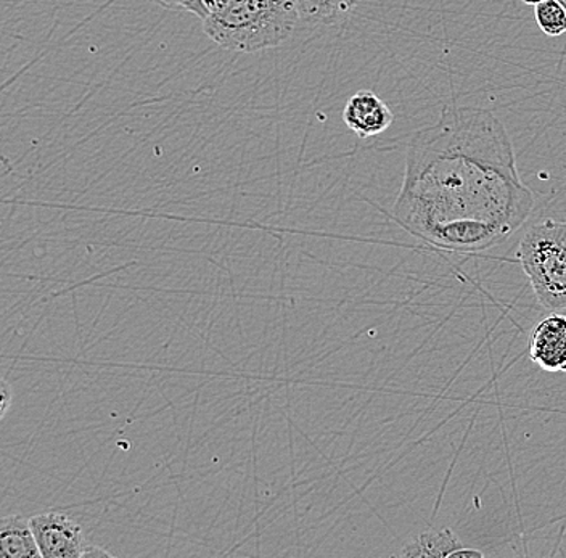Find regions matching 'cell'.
Segmentation results:
<instances>
[{"instance_id":"1","label":"cell","mask_w":566,"mask_h":558,"mask_svg":"<svg viewBox=\"0 0 566 558\" xmlns=\"http://www.w3.org/2000/svg\"><path fill=\"white\" fill-rule=\"evenodd\" d=\"M533 207L501 119L490 109L446 107L407 145L392 218L438 249L481 252L522 228Z\"/></svg>"},{"instance_id":"2","label":"cell","mask_w":566,"mask_h":558,"mask_svg":"<svg viewBox=\"0 0 566 558\" xmlns=\"http://www.w3.org/2000/svg\"><path fill=\"white\" fill-rule=\"evenodd\" d=\"M300 19L298 0H230L203 20V30L226 51L254 54L283 44Z\"/></svg>"},{"instance_id":"3","label":"cell","mask_w":566,"mask_h":558,"mask_svg":"<svg viewBox=\"0 0 566 558\" xmlns=\"http://www.w3.org/2000/svg\"><path fill=\"white\" fill-rule=\"evenodd\" d=\"M516 256L541 306L566 310V222L547 219L531 225Z\"/></svg>"},{"instance_id":"4","label":"cell","mask_w":566,"mask_h":558,"mask_svg":"<svg viewBox=\"0 0 566 558\" xmlns=\"http://www.w3.org/2000/svg\"><path fill=\"white\" fill-rule=\"evenodd\" d=\"M31 525L42 558H84L88 544L80 523L63 512H48L31 517Z\"/></svg>"},{"instance_id":"5","label":"cell","mask_w":566,"mask_h":558,"mask_svg":"<svg viewBox=\"0 0 566 558\" xmlns=\"http://www.w3.org/2000/svg\"><path fill=\"white\" fill-rule=\"evenodd\" d=\"M530 358L546 372H566V316L552 314L531 331Z\"/></svg>"},{"instance_id":"6","label":"cell","mask_w":566,"mask_h":558,"mask_svg":"<svg viewBox=\"0 0 566 558\" xmlns=\"http://www.w3.org/2000/svg\"><path fill=\"white\" fill-rule=\"evenodd\" d=\"M343 122L360 139L385 133L395 122L391 108L375 92L359 91L346 102Z\"/></svg>"},{"instance_id":"7","label":"cell","mask_w":566,"mask_h":558,"mask_svg":"<svg viewBox=\"0 0 566 558\" xmlns=\"http://www.w3.org/2000/svg\"><path fill=\"white\" fill-rule=\"evenodd\" d=\"M0 554L3 558H42L31 518L7 515L0 523Z\"/></svg>"},{"instance_id":"8","label":"cell","mask_w":566,"mask_h":558,"mask_svg":"<svg viewBox=\"0 0 566 558\" xmlns=\"http://www.w3.org/2000/svg\"><path fill=\"white\" fill-rule=\"evenodd\" d=\"M462 543L452 529L423 531L402 547L399 557L406 558H449L462 549Z\"/></svg>"},{"instance_id":"9","label":"cell","mask_w":566,"mask_h":558,"mask_svg":"<svg viewBox=\"0 0 566 558\" xmlns=\"http://www.w3.org/2000/svg\"><path fill=\"white\" fill-rule=\"evenodd\" d=\"M360 0H298L301 20L314 24H332L348 15Z\"/></svg>"},{"instance_id":"10","label":"cell","mask_w":566,"mask_h":558,"mask_svg":"<svg viewBox=\"0 0 566 558\" xmlns=\"http://www.w3.org/2000/svg\"><path fill=\"white\" fill-rule=\"evenodd\" d=\"M534 17L546 36L558 38L566 33V10L558 0H546L534 7Z\"/></svg>"},{"instance_id":"11","label":"cell","mask_w":566,"mask_h":558,"mask_svg":"<svg viewBox=\"0 0 566 558\" xmlns=\"http://www.w3.org/2000/svg\"><path fill=\"white\" fill-rule=\"evenodd\" d=\"M151 2L158 3V6L165 7V9L177 10V12L182 10V12L193 13V15L201 20L210 15L203 0H151Z\"/></svg>"},{"instance_id":"12","label":"cell","mask_w":566,"mask_h":558,"mask_svg":"<svg viewBox=\"0 0 566 558\" xmlns=\"http://www.w3.org/2000/svg\"><path fill=\"white\" fill-rule=\"evenodd\" d=\"M13 393L6 380L0 381V419H6L10 406H12Z\"/></svg>"},{"instance_id":"13","label":"cell","mask_w":566,"mask_h":558,"mask_svg":"<svg viewBox=\"0 0 566 558\" xmlns=\"http://www.w3.org/2000/svg\"><path fill=\"white\" fill-rule=\"evenodd\" d=\"M483 552H480V550L476 549H465V547H462V549L455 550L454 554H452L449 558H483Z\"/></svg>"},{"instance_id":"14","label":"cell","mask_w":566,"mask_h":558,"mask_svg":"<svg viewBox=\"0 0 566 558\" xmlns=\"http://www.w3.org/2000/svg\"><path fill=\"white\" fill-rule=\"evenodd\" d=\"M230 0H203L205 7H207L208 13L219 12V10L224 9Z\"/></svg>"},{"instance_id":"15","label":"cell","mask_w":566,"mask_h":558,"mask_svg":"<svg viewBox=\"0 0 566 558\" xmlns=\"http://www.w3.org/2000/svg\"><path fill=\"white\" fill-rule=\"evenodd\" d=\"M87 557H91V558H94V557H112V554L106 552V550H104V549H98V547L91 546V547H88L87 552H86V557H84V558H87Z\"/></svg>"},{"instance_id":"16","label":"cell","mask_w":566,"mask_h":558,"mask_svg":"<svg viewBox=\"0 0 566 558\" xmlns=\"http://www.w3.org/2000/svg\"><path fill=\"white\" fill-rule=\"evenodd\" d=\"M523 2L526 3V6H539V3L546 2V0H523Z\"/></svg>"},{"instance_id":"17","label":"cell","mask_w":566,"mask_h":558,"mask_svg":"<svg viewBox=\"0 0 566 558\" xmlns=\"http://www.w3.org/2000/svg\"><path fill=\"white\" fill-rule=\"evenodd\" d=\"M558 2H560L562 6H564V9L566 10V0H558Z\"/></svg>"}]
</instances>
